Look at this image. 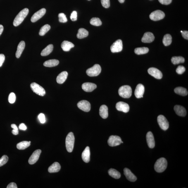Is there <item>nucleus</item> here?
Returning <instances> with one entry per match:
<instances>
[{
  "label": "nucleus",
  "mask_w": 188,
  "mask_h": 188,
  "mask_svg": "<svg viewBox=\"0 0 188 188\" xmlns=\"http://www.w3.org/2000/svg\"><path fill=\"white\" fill-rule=\"evenodd\" d=\"M29 11V10L27 8H24L21 11L14 20L13 25L17 27L20 25L28 14Z\"/></svg>",
  "instance_id": "1"
},
{
  "label": "nucleus",
  "mask_w": 188,
  "mask_h": 188,
  "mask_svg": "<svg viewBox=\"0 0 188 188\" xmlns=\"http://www.w3.org/2000/svg\"><path fill=\"white\" fill-rule=\"evenodd\" d=\"M167 161L165 158H159L156 162L154 165V169L156 171L159 173L164 171L167 167Z\"/></svg>",
  "instance_id": "2"
},
{
  "label": "nucleus",
  "mask_w": 188,
  "mask_h": 188,
  "mask_svg": "<svg viewBox=\"0 0 188 188\" xmlns=\"http://www.w3.org/2000/svg\"><path fill=\"white\" fill-rule=\"evenodd\" d=\"M75 143V137L73 133L70 132L67 135L65 139V146L67 151L69 153L72 152Z\"/></svg>",
  "instance_id": "3"
},
{
  "label": "nucleus",
  "mask_w": 188,
  "mask_h": 188,
  "mask_svg": "<svg viewBox=\"0 0 188 188\" xmlns=\"http://www.w3.org/2000/svg\"><path fill=\"white\" fill-rule=\"evenodd\" d=\"M132 88L129 85H123L118 90V94L121 97L125 98H130L132 95Z\"/></svg>",
  "instance_id": "4"
},
{
  "label": "nucleus",
  "mask_w": 188,
  "mask_h": 188,
  "mask_svg": "<svg viewBox=\"0 0 188 188\" xmlns=\"http://www.w3.org/2000/svg\"><path fill=\"white\" fill-rule=\"evenodd\" d=\"M101 71V67L100 65L96 64L91 68L87 69L86 73L89 76L95 77L99 75Z\"/></svg>",
  "instance_id": "5"
},
{
  "label": "nucleus",
  "mask_w": 188,
  "mask_h": 188,
  "mask_svg": "<svg viewBox=\"0 0 188 188\" xmlns=\"http://www.w3.org/2000/svg\"><path fill=\"white\" fill-rule=\"evenodd\" d=\"M31 89L34 93L41 96H44L46 94L45 90L42 87L36 83L30 84Z\"/></svg>",
  "instance_id": "6"
},
{
  "label": "nucleus",
  "mask_w": 188,
  "mask_h": 188,
  "mask_svg": "<svg viewBox=\"0 0 188 188\" xmlns=\"http://www.w3.org/2000/svg\"><path fill=\"white\" fill-rule=\"evenodd\" d=\"M158 122L160 127L163 130H166L169 127L168 120L163 115H160L158 117Z\"/></svg>",
  "instance_id": "7"
},
{
  "label": "nucleus",
  "mask_w": 188,
  "mask_h": 188,
  "mask_svg": "<svg viewBox=\"0 0 188 188\" xmlns=\"http://www.w3.org/2000/svg\"><path fill=\"white\" fill-rule=\"evenodd\" d=\"M165 14L163 11L158 10L152 13L149 15V18L152 20L157 21L163 19L165 18Z\"/></svg>",
  "instance_id": "8"
},
{
  "label": "nucleus",
  "mask_w": 188,
  "mask_h": 188,
  "mask_svg": "<svg viewBox=\"0 0 188 188\" xmlns=\"http://www.w3.org/2000/svg\"><path fill=\"white\" fill-rule=\"evenodd\" d=\"M122 142L121 138L117 136H110L108 140V144L110 146L114 147L118 145L121 144Z\"/></svg>",
  "instance_id": "9"
},
{
  "label": "nucleus",
  "mask_w": 188,
  "mask_h": 188,
  "mask_svg": "<svg viewBox=\"0 0 188 188\" xmlns=\"http://www.w3.org/2000/svg\"><path fill=\"white\" fill-rule=\"evenodd\" d=\"M123 49V43L122 41L118 39L110 47V50L112 52L117 53L120 52Z\"/></svg>",
  "instance_id": "10"
},
{
  "label": "nucleus",
  "mask_w": 188,
  "mask_h": 188,
  "mask_svg": "<svg viewBox=\"0 0 188 188\" xmlns=\"http://www.w3.org/2000/svg\"><path fill=\"white\" fill-rule=\"evenodd\" d=\"M77 105L79 109L84 112H89L91 109L90 103L85 100H83L79 102Z\"/></svg>",
  "instance_id": "11"
},
{
  "label": "nucleus",
  "mask_w": 188,
  "mask_h": 188,
  "mask_svg": "<svg viewBox=\"0 0 188 188\" xmlns=\"http://www.w3.org/2000/svg\"><path fill=\"white\" fill-rule=\"evenodd\" d=\"M46 12V10L45 8H43L39 11L34 13L31 19V21L32 22H35L45 14Z\"/></svg>",
  "instance_id": "12"
},
{
  "label": "nucleus",
  "mask_w": 188,
  "mask_h": 188,
  "mask_svg": "<svg viewBox=\"0 0 188 188\" xmlns=\"http://www.w3.org/2000/svg\"><path fill=\"white\" fill-rule=\"evenodd\" d=\"M41 152L40 149L36 150L34 152L29 158L28 163L29 164L33 165L37 162L40 156Z\"/></svg>",
  "instance_id": "13"
},
{
  "label": "nucleus",
  "mask_w": 188,
  "mask_h": 188,
  "mask_svg": "<svg viewBox=\"0 0 188 188\" xmlns=\"http://www.w3.org/2000/svg\"><path fill=\"white\" fill-rule=\"evenodd\" d=\"M148 73L154 78L157 79H161L163 75L162 72L158 69L153 67L150 68L148 70Z\"/></svg>",
  "instance_id": "14"
},
{
  "label": "nucleus",
  "mask_w": 188,
  "mask_h": 188,
  "mask_svg": "<svg viewBox=\"0 0 188 188\" xmlns=\"http://www.w3.org/2000/svg\"><path fill=\"white\" fill-rule=\"evenodd\" d=\"M116 109L119 111L127 113L130 110V107L127 103L123 102H119L116 103Z\"/></svg>",
  "instance_id": "15"
},
{
  "label": "nucleus",
  "mask_w": 188,
  "mask_h": 188,
  "mask_svg": "<svg viewBox=\"0 0 188 188\" xmlns=\"http://www.w3.org/2000/svg\"><path fill=\"white\" fill-rule=\"evenodd\" d=\"M145 92V87L142 84H139L136 87L134 95L137 98H140L143 97V95Z\"/></svg>",
  "instance_id": "16"
},
{
  "label": "nucleus",
  "mask_w": 188,
  "mask_h": 188,
  "mask_svg": "<svg viewBox=\"0 0 188 188\" xmlns=\"http://www.w3.org/2000/svg\"><path fill=\"white\" fill-rule=\"evenodd\" d=\"M146 140L148 145L150 148H153L154 147L155 141L154 137L151 132H148L147 134Z\"/></svg>",
  "instance_id": "17"
},
{
  "label": "nucleus",
  "mask_w": 188,
  "mask_h": 188,
  "mask_svg": "<svg viewBox=\"0 0 188 188\" xmlns=\"http://www.w3.org/2000/svg\"><path fill=\"white\" fill-rule=\"evenodd\" d=\"M97 86L96 84L92 83H85L82 85V88L87 92H91L95 89Z\"/></svg>",
  "instance_id": "18"
},
{
  "label": "nucleus",
  "mask_w": 188,
  "mask_h": 188,
  "mask_svg": "<svg viewBox=\"0 0 188 188\" xmlns=\"http://www.w3.org/2000/svg\"><path fill=\"white\" fill-rule=\"evenodd\" d=\"M155 37L154 34L151 32L145 33L141 39V41L144 43H150L154 41Z\"/></svg>",
  "instance_id": "19"
},
{
  "label": "nucleus",
  "mask_w": 188,
  "mask_h": 188,
  "mask_svg": "<svg viewBox=\"0 0 188 188\" xmlns=\"http://www.w3.org/2000/svg\"><path fill=\"white\" fill-rule=\"evenodd\" d=\"M124 173L127 178L130 182H134L137 180V177L129 169L127 168L124 169Z\"/></svg>",
  "instance_id": "20"
},
{
  "label": "nucleus",
  "mask_w": 188,
  "mask_h": 188,
  "mask_svg": "<svg viewBox=\"0 0 188 188\" xmlns=\"http://www.w3.org/2000/svg\"><path fill=\"white\" fill-rule=\"evenodd\" d=\"M174 109L175 113L179 116L184 117L186 115V111L185 108L180 105H176L174 107Z\"/></svg>",
  "instance_id": "21"
},
{
  "label": "nucleus",
  "mask_w": 188,
  "mask_h": 188,
  "mask_svg": "<svg viewBox=\"0 0 188 188\" xmlns=\"http://www.w3.org/2000/svg\"><path fill=\"white\" fill-rule=\"evenodd\" d=\"M90 152L89 147L87 146L82 153L83 160L85 163H89L90 161Z\"/></svg>",
  "instance_id": "22"
},
{
  "label": "nucleus",
  "mask_w": 188,
  "mask_h": 188,
  "mask_svg": "<svg viewBox=\"0 0 188 188\" xmlns=\"http://www.w3.org/2000/svg\"><path fill=\"white\" fill-rule=\"evenodd\" d=\"M68 75V73L67 72H62L57 77L56 79L57 82L60 84H63L66 80Z\"/></svg>",
  "instance_id": "23"
},
{
  "label": "nucleus",
  "mask_w": 188,
  "mask_h": 188,
  "mask_svg": "<svg viewBox=\"0 0 188 188\" xmlns=\"http://www.w3.org/2000/svg\"><path fill=\"white\" fill-rule=\"evenodd\" d=\"M99 114L102 118L106 119L108 116V108L106 105H101L99 109Z\"/></svg>",
  "instance_id": "24"
},
{
  "label": "nucleus",
  "mask_w": 188,
  "mask_h": 188,
  "mask_svg": "<svg viewBox=\"0 0 188 188\" xmlns=\"http://www.w3.org/2000/svg\"><path fill=\"white\" fill-rule=\"evenodd\" d=\"M75 45L72 43L66 41H64L61 44L62 49L63 51L65 52L70 51V50Z\"/></svg>",
  "instance_id": "25"
},
{
  "label": "nucleus",
  "mask_w": 188,
  "mask_h": 188,
  "mask_svg": "<svg viewBox=\"0 0 188 188\" xmlns=\"http://www.w3.org/2000/svg\"><path fill=\"white\" fill-rule=\"evenodd\" d=\"M61 169L60 164L57 162H55L48 168V171L50 173H55L59 171Z\"/></svg>",
  "instance_id": "26"
},
{
  "label": "nucleus",
  "mask_w": 188,
  "mask_h": 188,
  "mask_svg": "<svg viewBox=\"0 0 188 188\" xmlns=\"http://www.w3.org/2000/svg\"><path fill=\"white\" fill-rule=\"evenodd\" d=\"M25 42L23 41H21L19 43L18 48H17V51L16 54H15L17 58H19L20 57L24 49H25Z\"/></svg>",
  "instance_id": "27"
},
{
  "label": "nucleus",
  "mask_w": 188,
  "mask_h": 188,
  "mask_svg": "<svg viewBox=\"0 0 188 188\" xmlns=\"http://www.w3.org/2000/svg\"><path fill=\"white\" fill-rule=\"evenodd\" d=\"M59 62L57 60L51 59L45 62L43 65L44 66L48 67H54L57 65Z\"/></svg>",
  "instance_id": "28"
},
{
  "label": "nucleus",
  "mask_w": 188,
  "mask_h": 188,
  "mask_svg": "<svg viewBox=\"0 0 188 188\" xmlns=\"http://www.w3.org/2000/svg\"><path fill=\"white\" fill-rule=\"evenodd\" d=\"M89 35V32L84 28H80L78 30L77 37L79 39H82L87 37Z\"/></svg>",
  "instance_id": "29"
},
{
  "label": "nucleus",
  "mask_w": 188,
  "mask_h": 188,
  "mask_svg": "<svg viewBox=\"0 0 188 188\" xmlns=\"http://www.w3.org/2000/svg\"><path fill=\"white\" fill-rule=\"evenodd\" d=\"M53 49V45L52 44H50L47 47L43 50L41 53V56H46L49 55L52 52Z\"/></svg>",
  "instance_id": "30"
},
{
  "label": "nucleus",
  "mask_w": 188,
  "mask_h": 188,
  "mask_svg": "<svg viewBox=\"0 0 188 188\" xmlns=\"http://www.w3.org/2000/svg\"><path fill=\"white\" fill-rule=\"evenodd\" d=\"M174 91L176 94L183 96H187L188 94V91L187 89L182 87H178L176 88L174 90Z\"/></svg>",
  "instance_id": "31"
},
{
  "label": "nucleus",
  "mask_w": 188,
  "mask_h": 188,
  "mask_svg": "<svg viewBox=\"0 0 188 188\" xmlns=\"http://www.w3.org/2000/svg\"><path fill=\"white\" fill-rule=\"evenodd\" d=\"M108 173L110 176L115 179H119L121 177V174L120 172L114 169H110L108 170Z\"/></svg>",
  "instance_id": "32"
},
{
  "label": "nucleus",
  "mask_w": 188,
  "mask_h": 188,
  "mask_svg": "<svg viewBox=\"0 0 188 188\" xmlns=\"http://www.w3.org/2000/svg\"><path fill=\"white\" fill-rule=\"evenodd\" d=\"M30 143L29 141H23L17 144V147L19 150H24L29 147L30 146Z\"/></svg>",
  "instance_id": "33"
},
{
  "label": "nucleus",
  "mask_w": 188,
  "mask_h": 188,
  "mask_svg": "<svg viewBox=\"0 0 188 188\" xmlns=\"http://www.w3.org/2000/svg\"><path fill=\"white\" fill-rule=\"evenodd\" d=\"M172 38L170 34H165L164 36L163 39V43L165 46H168L170 45L172 43Z\"/></svg>",
  "instance_id": "34"
},
{
  "label": "nucleus",
  "mask_w": 188,
  "mask_h": 188,
  "mask_svg": "<svg viewBox=\"0 0 188 188\" xmlns=\"http://www.w3.org/2000/svg\"><path fill=\"white\" fill-rule=\"evenodd\" d=\"M148 48L146 47L138 48L134 50V52L137 55L146 54L149 52Z\"/></svg>",
  "instance_id": "35"
},
{
  "label": "nucleus",
  "mask_w": 188,
  "mask_h": 188,
  "mask_svg": "<svg viewBox=\"0 0 188 188\" xmlns=\"http://www.w3.org/2000/svg\"><path fill=\"white\" fill-rule=\"evenodd\" d=\"M171 62L174 65L178 64L180 63H184L185 59L182 56H174L171 58Z\"/></svg>",
  "instance_id": "36"
},
{
  "label": "nucleus",
  "mask_w": 188,
  "mask_h": 188,
  "mask_svg": "<svg viewBox=\"0 0 188 188\" xmlns=\"http://www.w3.org/2000/svg\"><path fill=\"white\" fill-rule=\"evenodd\" d=\"M51 29V27L49 25L46 24L41 28L39 32V35L44 36Z\"/></svg>",
  "instance_id": "37"
},
{
  "label": "nucleus",
  "mask_w": 188,
  "mask_h": 188,
  "mask_svg": "<svg viewBox=\"0 0 188 188\" xmlns=\"http://www.w3.org/2000/svg\"><path fill=\"white\" fill-rule=\"evenodd\" d=\"M90 23L91 25L99 26L102 25V22L100 19L98 18H93L91 19Z\"/></svg>",
  "instance_id": "38"
},
{
  "label": "nucleus",
  "mask_w": 188,
  "mask_h": 188,
  "mask_svg": "<svg viewBox=\"0 0 188 188\" xmlns=\"http://www.w3.org/2000/svg\"><path fill=\"white\" fill-rule=\"evenodd\" d=\"M59 20L61 23H65L67 21L66 15L63 13H59L58 15Z\"/></svg>",
  "instance_id": "39"
},
{
  "label": "nucleus",
  "mask_w": 188,
  "mask_h": 188,
  "mask_svg": "<svg viewBox=\"0 0 188 188\" xmlns=\"http://www.w3.org/2000/svg\"><path fill=\"white\" fill-rule=\"evenodd\" d=\"M8 160V158L7 156L4 155L2 156V157L0 158V167L6 164Z\"/></svg>",
  "instance_id": "40"
},
{
  "label": "nucleus",
  "mask_w": 188,
  "mask_h": 188,
  "mask_svg": "<svg viewBox=\"0 0 188 188\" xmlns=\"http://www.w3.org/2000/svg\"><path fill=\"white\" fill-rule=\"evenodd\" d=\"M16 97L14 93L12 92L10 93L8 96V101L10 103H13L16 101Z\"/></svg>",
  "instance_id": "41"
},
{
  "label": "nucleus",
  "mask_w": 188,
  "mask_h": 188,
  "mask_svg": "<svg viewBox=\"0 0 188 188\" xmlns=\"http://www.w3.org/2000/svg\"><path fill=\"white\" fill-rule=\"evenodd\" d=\"M185 68L182 66V65H179L177 67V68L176 70V72H177V74H182L185 72Z\"/></svg>",
  "instance_id": "42"
},
{
  "label": "nucleus",
  "mask_w": 188,
  "mask_h": 188,
  "mask_svg": "<svg viewBox=\"0 0 188 188\" xmlns=\"http://www.w3.org/2000/svg\"><path fill=\"white\" fill-rule=\"evenodd\" d=\"M101 4L103 7L108 8L110 6V0H101Z\"/></svg>",
  "instance_id": "43"
},
{
  "label": "nucleus",
  "mask_w": 188,
  "mask_h": 188,
  "mask_svg": "<svg viewBox=\"0 0 188 188\" xmlns=\"http://www.w3.org/2000/svg\"><path fill=\"white\" fill-rule=\"evenodd\" d=\"M38 118L41 123L43 124L45 123L46 122L45 118L43 114H40L38 116Z\"/></svg>",
  "instance_id": "44"
},
{
  "label": "nucleus",
  "mask_w": 188,
  "mask_h": 188,
  "mask_svg": "<svg viewBox=\"0 0 188 188\" xmlns=\"http://www.w3.org/2000/svg\"><path fill=\"white\" fill-rule=\"evenodd\" d=\"M77 12L76 11H74L71 14L70 18L72 21H76L77 20Z\"/></svg>",
  "instance_id": "45"
},
{
  "label": "nucleus",
  "mask_w": 188,
  "mask_h": 188,
  "mask_svg": "<svg viewBox=\"0 0 188 188\" xmlns=\"http://www.w3.org/2000/svg\"><path fill=\"white\" fill-rule=\"evenodd\" d=\"M161 4L165 5L170 4L171 3L172 0H158Z\"/></svg>",
  "instance_id": "46"
},
{
  "label": "nucleus",
  "mask_w": 188,
  "mask_h": 188,
  "mask_svg": "<svg viewBox=\"0 0 188 188\" xmlns=\"http://www.w3.org/2000/svg\"><path fill=\"white\" fill-rule=\"evenodd\" d=\"M5 60V56L3 54H0V67L2 66Z\"/></svg>",
  "instance_id": "47"
},
{
  "label": "nucleus",
  "mask_w": 188,
  "mask_h": 188,
  "mask_svg": "<svg viewBox=\"0 0 188 188\" xmlns=\"http://www.w3.org/2000/svg\"><path fill=\"white\" fill-rule=\"evenodd\" d=\"M182 37L186 39H188V32L187 31H182Z\"/></svg>",
  "instance_id": "48"
},
{
  "label": "nucleus",
  "mask_w": 188,
  "mask_h": 188,
  "mask_svg": "<svg viewBox=\"0 0 188 188\" xmlns=\"http://www.w3.org/2000/svg\"><path fill=\"white\" fill-rule=\"evenodd\" d=\"M7 188H17V184L14 182H11L8 185L7 187Z\"/></svg>",
  "instance_id": "49"
},
{
  "label": "nucleus",
  "mask_w": 188,
  "mask_h": 188,
  "mask_svg": "<svg viewBox=\"0 0 188 188\" xmlns=\"http://www.w3.org/2000/svg\"><path fill=\"white\" fill-rule=\"evenodd\" d=\"M19 127V129H20V130H26L27 129V127L26 126L25 124L24 123H21L20 124Z\"/></svg>",
  "instance_id": "50"
},
{
  "label": "nucleus",
  "mask_w": 188,
  "mask_h": 188,
  "mask_svg": "<svg viewBox=\"0 0 188 188\" xmlns=\"http://www.w3.org/2000/svg\"><path fill=\"white\" fill-rule=\"evenodd\" d=\"M12 133L14 135H18L19 134V131L18 130H15V129H13V130L12 131Z\"/></svg>",
  "instance_id": "51"
},
{
  "label": "nucleus",
  "mask_w": 188,
  "mask_h": 188,
  "mask_svg": "<svg viewBox=\"0 0 188 188\" xmlns=\"http://www.w3.org/2000/svg\"><path fill=\"white\" fill-rule=\"evenodd\" d=\"M4 30V27L2 25H0V36L1 35Z\"/></svg>",
  "instance_id": "52"
},
{
  "label": "nucleus",
  "mask_w": 188,
  "mask_h": 188,
  "mask_svg": "<svg viewBox=\"0 0 188 188\" xmlns=\"http://www.w3.org/2000/svg\"><path fill=\"white\" fill-rule=\"evenodd\" d=\"M11 127L12 128H13V129H15V130H18V127H17V126L15 125V124H12L11 125Z\"/></svg>",
  "instance_id": "53"
},
{
  "label": "nucleus",
  "mask_w": 188,
  "mask_h": 188,
  "mask_svg": "<svg viewBox=\"0 0 188 188\" xmlns=\"http://www.w3.org/2000/svg\"><path fill=\"white\" fill-rule=\"evenodd\" d=\"M119 2L121 3H123L125 2V0H118Z\"/></svg>",
  "instance_id": "54"
},
{
  "label": "nucleus",
  "mask_w": 188,
  "mask_h": 188,
  "mask_svg": "<svg viewBox=\"0 0 188 188\" xmlns=\"http://www.w3.org/2000/svg\"><path fill=\"white\" fill-rule=\"evenodd\" d=\"M182 31H181V32L182 33Z\"/></svg>",
  "instance_id": "55"
},
{
  "label": "nucleus",
  "mask_w": 188,
  "mask_h": 188,
  "mask_svg": "<svg viewBox=\"0 0 188 188\" xmlns=\"http://www.w3.org/2000/svg\"><path fill=\"white\" fill-rule=\"evenodd\" d=\"M29 143H31V141H29Z\"/></svg>",
  "instance_id": "56"
},
{
  "label": "nucleus",
  "mask_w": 188,
  "mask_h": 188,
  "mask_svg": "<svg viewBox=\"0 0 188 188\" xmlns=\"http://www.w3.org/2000/svg\"><path fill=\"white\" fill-rule=\"evenodd\" d=\"M88 1H90V0H88Z\"/></svg>",
  "instance_id": "57"
}]
</instances>
